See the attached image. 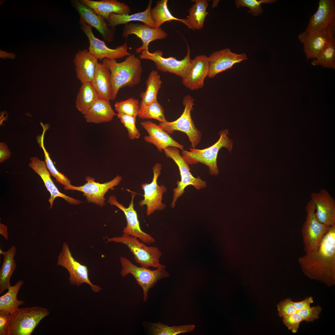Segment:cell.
Wrapping results in <instances>:
<instances>
[{"mask_svg": "<svg viewBox=\"0 0 335 335\" xmlns=\"http://www.w3.org/2000/svg\"><path fill=\"white\" fill-rule=\"evenodd\" d=\"M79 23L81 30L89 40V51L98 60H100L104 59L116 60L131 55L127 51V41L123 45L114 49L109 48L104 41L95 37L92 31V27L81 20H79Z\"/></svg>", "mask_w": 335, "mask_h": 335, "instance_id": "12", "label": "cell"}, {"mask_svg": "<svg viewBox=\"0 0 335 335\" xmlns=\"http://www.w3.org/2000/svg\"><path fill=\"white\" fill-rule=\"evenodd\" d=\"M15 55L13 53H7L5 52H4L0 50V57L1 58L5 59L6 58H10L11 59H14L15 57Z\"/></svg>", "mask_w": 335, "mask_h": 335, "instance_id": "50", "label": "cell"}, {"mask_svg": "<svg viewBox=\"0 0 335 335\" xmlns=\"http://www.w3.org/2000/svg\"><path fill=\"white\" fill-rule=\"evenodd\" d=\"M228 133L227 129L220 131L218 141L207 148L199 150L192 148L190 149V151L183 150L182 157L189 165L198 163L206 165L209 168L210 174L217 176L219 173L217 158L219 150L225 147L230 153L232 149L233 142L227 136Z\"/></svg>", "mask_w": 335, "mask_h": 335, "instance_id": "3", "label": "cell"}, {"mask_svg": "<svg viewBox=\"0 0 335 335\" xmlns=\"http://www.w3.org/2000/svg\"><path fill=\"white\" fill-rule=\"evenodd\" d=\"M16 251L15 246H12L3 254L4 260L0 270V294L11 285L10 279L16 267L15 259Z\"/></svg>", "mask_w": 335, "mask_h": 335, "instance_id": "30", "label": "cell"}, {"mask_svg": "<svg viewBox=\"0 0 335 335\" xmlns=\"http://www.w3.org/2000/svg\"><path fill=\"white\" fill-rule=\"evenodd\" d=\"M4 252L1 249H0V254L3 255Z\"/></svg>", "mask_w": 335, "mask_h": 335, "instance_id": "52", "label": "cell"}, {"mask_svg": "<svg viewBox=\"0 0 335 335\" xmlns=\"http://www.w3.org/2000/svg\"><path fill=\"white\" fill-rule=\"evenodd\" d=\"M100 99L91 83L82 84L76 100V107L84 114Z\"/></svg>", "mask_w": 335, "mask_h": 335, "instance_id": "32", "label": "cell"}, {"mask_svg": "<svg viewBox=\"0 0 335 335\" xmlns=\"http://www.w3.org/2000/svg\"><path fill=\"white\" fill-rule=\"evenodd\" d=\"M314 302L311 296L306 297L303 300L298 302H293L294 306L297 311L300 310L310 307V304Z\"/></svg>", "mask_w": 335, "mask_h": 335, "instance_id": "47", "label": "cell"}, {"mask_svg": "<svg viewBox=\"0 0 335 335\" xmlns=\"http://www.w3.org/2000/svg\"><path fill=\"white\" fill-rule=\"evenodd\" d=\"M307 213L306 220L301 229L304 250L306 253L316 249L324 236L330 226L319 222L315 215V208L310 200L305 208Z\"/></svg>", "mask_w": 335, "mask_h": 335, "instance_id": "9", "label": "cell"}, {"mask_svg": "<svg viewBox=\"0 0 335 335\" xmlns=\"http://www.w3.org/2000/svg\"><path fill=\"white\" fill-rule=\"evenodd\" d=\"M276 1V0H236L235 1V2L237 8L247 7L249 8L248 13H251L254 16H257L261 14L263 11L261 4L273 3Z\"/></svg>", "mask_w": 335, "mask_h": 335, "instance_id": "41", "label": "cell"}, {"mask_svg": "<svg viewBox=\"0 0 335 335\" xmlns=\"http://www.w3.org/2000/svg\"><path fill=\"white\" fill-rule=\"evenodd\" d=\"M138 116L142 119H154L160 122L167 121L165 117L164 109L157 100L148 104L140 103Z\"/></svg>", "mask_w": 335, "mask_h": 335, "instance_id": "38", "label": "cell"}, {"mask_svg": "<svg viewBox=\"0 0 335 335\" xmlns=\"http://www.w3.org/2000/svg\"><path fill=\"white\" fill-rule=\"evenodd\" d=\"M311 200L314 203L315 215L320 222L328 226L335 224V200L325 189L313 192Z\"/></svg>", "mask_w": 335, "mask_h": 335, "instance_id": "20", "label": "cell"}, {"mask_svg": "<svg viewBox=\"0 0 335 335\" xmlns=\"http://www.w3.org/2000/svg\"><path fill=\"white\" fill-rule=\"evenodd\" d=\"M0 234L5 238L7 240L8 238V234L7 232V226L1 223H0Z\"/></svg>", "mask_w": 335, "mask_h": 335, "instance_id": "49", "label": "cell"}, {"mask_svg": "<svg viewBox=\"0 0 335 335\" xmlns=\"http://www.w3.org/2000/svg\"><path fill=\"white\" fill-rule=\"evenodd\" d=\"M334 35V34L329 31L319 33L307 32L305 30L299 34L298 39L303 45L307 58L314 60L335 39Z\"/></svg>", "mask_w": 335, "mask_h": 335, "instance_id": "18", "label": "cell"}, {"mask_svg": "<svg viewBox=\"0 0 335 335\" xmlns=\"http://www.w3.org/2000/svg\"><path fill=\"white\" fill-rule=\"evenodd\" d=\"M11 153L7 145L4 143H0V163L9 158Z\"/></svg>", "mask_w": 335, "mask_h": 335, "instance_id": "48", "label": "cell"}, {"mask_svg": "<svg viewBox=\"0 0 335 335\" xmlns=\"http://www.w3.org/2000/svg\"><path fill=\"white\" fill-rule=\"evenodd\" d=\"M91 83L100 98L109 101L112 100L110 71L102 63H97Z\"/></svg>", "mask_w": 335, "mask_h": 335, "instance_id": "27", "label": "cell"}, {"mask_svg": "<svg viewBox=\"0 0 335 335\" xmlns=\"http://www.w3.org/2000/svg\"><path fill=\"white\" fill-rule=\"evenodd\" d=\"M98 59L87 49L79 50L74 60L78 79L82 83H91L95 74Z\"/></svg>", "mask_w": 335, "mask_h": 335, "instance_id": "25", "label": "cell"}, {"mask_svg": "<svg viewBox=\"0 0 335 335\" xmlns=\"http://www.w3.org/2000/svg\"><path fill=\"white\" fill-rule=\"evenodd\" d=\"M71 3L79 14L80 20L96 29L107 42L113 40L114 31L113 29H109L107 28L106 20L104 18L96 14L91 8L81 2L79 0H71Z\"/></svg>", "mask_w": 335, "mask_h": 335, "instance_id": "21", "label": "cell"}, {"mask_svg": "<svg viewBox=\"0 0 335 335\" xmlns=\"http://www.w3.org/2000/svg\"><path fill=\"white\" fill-rule=\"evenodd\" d=\"M168 0H161L156 2V6L150 10V16L155 24V28L160 27L165 22L177 20L187 25L192 29L186 19H179L174 16L169 10L167 5Z\"/></svg>", "mask_w": 335, "mask_h": 335, "instance_id": "33", "label": "cell"}, {"mask_svg": "<svg viewBox=\"0 0 335 335\" xmlns=\"http://www.w3.org/2000/svg\"><path fill=\"white\" fill-rule=\"evenodd\" d=\"M141 124L147 131L148 136L144 137L147 142L154 145L160 152L168 147H174L183 150L184 146L172 138L159 125L150 121L142 122Z\"/></svg>", "mask_w": 335, "mask_h": 335, "instance_id": "24", "label": "cell"}, {"mask_svg": "<svg viewBox=\"0 0 335 335\" xmlns=\"http://www.w3.org/2000/svg\"><path fill=\"white\" fill-rule=\"evenodd\" d=\"M335 0H320L317 10L310 17L305 31L334 34Z\"/></svg>", "mask_w": 335, "mask_h": 335, "instance_id": "14", "label": "cell"}, {"mask_svg": "<svg viewBox=\"0 0 335 335\" xmlns=\"http://www.w3.org/2000/svg\"><path fill=\"white\" fill-rule=\"evenodd\" d=\"M284 324L292 333H297L300 324L303 321L301 316L297 312L282 317Z\"/></svg>", "mask_w": 335, "mask_h": 335, "instance_id": "43", "label": "cell"}, {"mask_svg": "<svg viewBox=\"0 0 335 335\" xmlns=\"http://www.w3.org/2000/svg\"><path fill=\"white\" fill-rule=\"evenodd\" d=\"M24 283L22 280L18 281L14 285L10 286L6 293L0 297V310L11 313L25 303L24 301L17 298L18 293Z\"/></svg>", "mask_w": 335, "mask_h": 335, "instance_id": "35", "label": "cell"}, {"mask_svg": "<svg viewBox=\"0 0 335 335\" xmlns=\"http://www.w3.org/2000/svg\"><path fill=\"white\" fill-rule=\"evenodd\" d=\"M314 66L335 69V40H333L321 52L318 57L311 61Z\"/></svg>", "mask_w": 335, "mask_h": 335, "instance_id": "39", "label": "cell"}, {"mask_svg": "<svg viewBox=\"0 0 335 335\" xmlns=\"http://www.w3.org/2000/svg\"><path fill=\"white\" fill-rule=\"evenodd\" d=\"M163 150L166 156L172 159L178 166L181 177V181H176L177 187L173 189V196L171 206L174 208L177 200L185 193L186 187L191 185L196 190H200L206 187L207 183L199 176L196 178L192 175L189 165L180 155L178 148L168 147Z\"/></svg>", "mask_w": 335, "mask_h": 335, "instance_id": "8", "label": "cell"}, {"mask_svg": "<svg viewBox=\"0 0 335 335\" xmlns=\"http://www.w3.org/2000/svg\"><path fill=\"white\" fill-rule=\"evenodd\" d=\"M86 180L87 182L83 185L76 186L71 184L64 188V189L82 192L88 202L102 206L105 204V194L109 190L114 189V187L119 184L122 178L120 176L117 175L112 180L104 183L96 182L94 178L90 176H87Z\"/></svg>", "mask_w": 335, "mask_h": 335, "instance_id": "16", "label": "cell"}, {"mask_svg": "<svg viewBox=\"0 0 335 335\" xmlns=\"http://www.w3.org/2000/svg\"><path fill=\"white\" fill-rule=\"evenodd\" d=\"M143 324L146 333L151 335H176L192 332L195 328L193 324L169 326L160 322H144Z\"/></svg>", "mask_w": 335, "mask_h": 335, "instance_id": "31", "label": "cell"}, {"mask_svg": "<svg viewBox=\"0 0 335 335\" xmlns=\"http://www.w3.org/2000/svg\"><path fill=\"white\" fill-rule=\"evenodd\" d=\"M187 47L186 55L181 60L172 57L164 58L163 56V52L159 50L152 53L149 51H143L139 57L141 59L152 60L155 63L157 69L161 71L174 74L182 78L188 72L192 62L190 58V49L189 46Z\"/></svg>", "mask_w": 335, "mask_h": 335, "instance_id": "11", "label": "cell"}, {"mask_svg": "<svg viewBox=\"0 0 335 335\" xmlns=\"http://www.w3.org/2000/svg\"><path fill=\"white\" fill-rule=\"evenodd\" d=\"M208 77L212 78L218 74L231 68L235 64L248 59L244 53L237 54L226 48L212 52L208 57Z\"/></svg>", "mask_w": 335, "mask_h": 335, "instance_id": "19", "label": "cell"}, {"mask_svg": "<svg viewBox=\"0 0 335 335\" xmlns=\"http://www.w3.org/2000/svg\"><path fill=\"white\" fill-rule=\"evenodd\" d=\"M194 2L189 10L186 18L193 30H199L203 27L204 22L208 12L207 11L208 3L206 0H192Z\"/></svg>", "mask_w": 335, "mask_h": 335, "instance_id": "34", "label": "cell"}, {"mask_svg": "<svg viewBox=\"0 0 335 335\" xmlns=\"http://www.w3.org/2000/svg\"><path fill=\"white\" fill-rule=\"evenodd\" d=\"M122 269L120 274L122 277L132 275L142 288L143 291V300L146 302L148 297V292L159 280L168 277L169 274L166 270V266L161 265L154 270L141 266L138 267L133 264L127 258L121 257L120 258Z\"/></svg>", "mask_w": 335, "mask_h": 335, "instance_id": "4", "label": "cell"}, {"mask_svg": "<svg viewBox=\"0 0 335 335\" xmlns=\"http://www.w3.org/2000/svg\"><path fill=\"white\" fill-rule=\"evenodd\" d=\"M132 34L136 35L142 42V45L136 49V52L138 54L143 51H148L150 42L165 39L168 36L167 33L160 27L153 28L145 24L132 23L125 24L123 29L122 37L126 38Z\"/></svg>", "mask_w": 335, "mask_h": 335, "instance_id": "17", "label": "cell"}, {"mask_svg": "<svg viewBox=\"0 0 335 335\" xmlns=\"http://www.w3.org/2000/svg\"><path fill=\"white\" fill-rule=\"evenodd\" d=\"M102 63L110 71L112 100L116 99L120 88L134 87L141 81L142 68L140 60L135 55L131 54L121 62L104 59Z\"/></svg>", "mask_w": 335, "mask_h": 335, "instance_id": "2", "label": "cell"}, {"mask_svg": "<svg viewBox=\"0 0 335 335\" xmlns=\"http://www.w3.org/2000/svg\"><path fill=\"white\" fill-rule=\"evenodd\" d=\"M153 1H149L147 7L144 11L131 15H118L114 13L110 14L106 20L108 25L114 29L121 24H126L133 21L142 22L152 28H155V24L150 16V10Z\"/></svg>", "mask_w": 335, "mask_h": 335, "instance_id": "29", "label": "cell"}, {"mask_svg": "<svg viewBox=\"0 0 335 335\" xmlns=\"http://www.w3.org/2000/svg\"><path fill=\"white\" fill-rule=\"evenodd\" d=\"M304 274L329 287L335 284V224L330 226L318 248L298 260Z\"/></svg>", "mask_w": 335, "mask_h": 335, "instance_id": "1", "label": "cell"}, {"mask_svg": "<svg viewBox=\"0 0 335 335\" xmlns=\"http://www.w3.org/2000/svg\"><path fill=\"white\" fill-rule=\"evenodd\" d=\"M161 165L157 163L153 167L154 176L151 182L144 183L141 185V189L144 191V199L139 203L141 207L147 206L146 213L149 216L156 210H162L166 207L162 203L163 193L167 191L166 187L163 185H159L157 183L158 177L161 174Z\"/></svg>", "mask_w": 335, "mask_h": 335, "instance_id": "13", "label": "cell"}, {"mask_svg": "<svg viewBox=\"0 0 335 335\" xmlns=\"http://www.w3.org/2000/svg\"><path fill=\"white\" fill-rule=\"evenodd\" d=\"M30 160L31 161L29 164V167L41 177L47 189L50 193V197L48 199L50 203V209L52 208L54 200L57 197L62 198L71 204H77L81 202L79 200L61 193L51 178V174L45 162L36 157L31 158Z\"/></svg>", "mask_w": 335, "mask_h": 335, "instance_id": "22", "label": "cell"}, {"mask_svg": "<svg viewBox=\"0 0 335 335\" xmlns=\"http://www.w3.org/2000/svg\"><path fill=\"white\" fill-rule=\"evenodd\" d=\"M194 101V99L190 95L185 96L182 102L185 109L181 116L172 122H159V125L169 134H172L175 131L184 132L188 137L192 148H195L201 141L202 134L195 127L191 115Z\"/></svg>", "mask_w": 335, "mask_h": 335, "instance_id": "7", "label": "cell"}, {"mask_svg": "<svg viewBox=\"0 0 335 335\" xmlns=\"http://www.w3.org/2000/svg\"><path fill=\"white\" fill-rule=\"evenodd\" d=\"M219 1L215 0L213 1V3L212 5V7H216Z\"/></svg>", "mask_w": 335, "mask_h": 335, "instance_id": "51", "label": "cell"}, {"mask_svg": "<svg viewBox=\"0 0 335 335\" xmlns=\"http://www.w3.org/2000/svg\"><path fill=\"white\" fill-rule=\"evenodd\" d=\"M10 314L9 312L0 310V335H11Z\"/></svg>", "mask_w": 335, "mask_h": 335, "instance_id": "46", "label": "cell"}, {"mask_svg": "<svg viewBox=\"0 0 335 335\" xmlns=\"http://www.w3.org/2000/svg\"><path fill=\"white\" fill-rule=\"evenodd\" d=\"M277 307L278 315L281 317L297 312L294 306L293 301L290 298L285 299L281 301L277 305Z\"/></svg>", "mask_w": 335, "mask_h": 335, "instance_id": "45", "label": "cell"}, {"mask_svg": "<svg viewBox=\"0 0 335 335\" xmlns=\"http://www.w3.org/2000/svg\"><path fill=\"white\" fill-rule=\"evenodd\" d=\"M114 242L124 244L127 246L133 255L136 262L141 266L157 268L162 264L160 258L162 253L156 247H148L132 236L123 234L121 236L107 238L106 242Z\"/></svg>", "mask_w": 335, "mask_h": 335, "instance_id": "5", "label": "cell"}, {"mask_svg": "<svg viewBox=\"0 0 335 335\" xmlns=\"http://www.w3.org/2000/svg\"><path fill=\"white\" fill-rule=\"evenodd\" d=\"M322 309L319 306L302 309L297 312L302 317L303 321L306 322H312L319 317Z\"/></svg>", "mask_w": 335, "mask_h": 335, "instance_id": "44", "label": "cell"}, {"mask_svg": "<svg viewBox=\"0 0 335 335\" xmlns=\"http://www.w3.org/2000/svg\"><path fill=\"white\" fill-rule=\"evenodd\" d=\"M130 192L131 200L128 207L126 208L119 203L114 195L109 197L108 203L118 207L123 212L125 215L127 224L123 231V234L136 238L147 244L153 243L155 241L154 239L150 234L142 230L140 227L137 214L134 207V199L136 193L130 191Z\"/></svg>", "mask_w": 335, "mask_h": 335, "instance_id": "15", "label": "cell"}, {"mask_svg": "<svg viewBox=\"0 0 335 335\" xmlns=\"http://www.w3.org/2000/svg\"><path fill=\"white\" fill-rule=\"evenodd\" d=\"M57 265L65 267L68 270L70 284L79 286L86 283L90 285L95 293L101 290V287L92 283L89 278L87 267L75 260L72 256L68 245L65 242L63 244L62 250L58 256Z\"/></svg>", "mask_w": 335, "mask_h": 335, "instance_id": "10", "label": "cell"}, {"mask_svg": "<svg viewBox=\"0 0 335 335\" xmlns=\"http://www.w3.org/2000/svg\"><path fill=\"white\" fill-rule=\"evenodd\" d=\"M117 114L109 101L100 98L83 115L87 122L98 124L109 122Z\"/></svg>", "mask_w": 335, "mask_h": 335, "instance_id": "28", "label": "cell"}, {"mask_svg": "<svg viewBox=\"0 0 335 335\" xmlns=\"http://www.w3.org/2000/svg\"><path fill=\"white\" fill-rule=\"evenodd\" d=\"M91 8L97 14L106 20L112 13L118 15L129 14L131 9L126 4L116 0H79Z\"/></svg>", "mask_w": 335, "mask_h": 335, "instance_id": "26", "label": "cell"}, {"mask_svg": "<svg viewBox=\"0 0 335 335\" xmlns=\"http://www.w3.org/2000/svg\"><path fill=\"white\" fill-rule=\"evenodd\" d=\"M10 314L11 335H30L50 312L46 308L37 306L18 308Z\"/></svg>", "mask_w": 335, "mask_h": 335, "instance_id": "6", "label": "cell"}, {"mask_svg": "<svg viewBox=\"0 0 335 335\" xmlns=\"http://www.w3.org/2000/svg\"><path fill=\"white\" fill-rule=\"evenodd\" d=\"M117 115L127 128L130 139H137L140 137L141 133L135 125L136 117L123 114H117Z\"/></svg>", "mask_w": 335, "mask_h": 335, "instance_id": "42", "label": "cell"}, {"mask_svg": "<svg viewBox=\"0 0 335 335\" xmlns=\"http://www.w3.org/2000/svg\"><path fill=\"white\" fill-rule=\"evenodd\" d=\"M115 109L118 114H123L136 117L139 108L138 100L133 98L116 102L114 104Z\"/></svg>", "mask_w": 335, "mask_h": 335, "instance_id": "40", "label": "cell"}, {"mask_svg": "<svg viewBox=\"0 0 335 335\" xmlns=\"http://www.w3.org/2000/svg\"><path fill=\"white\" fill-rule=\"evenodd\" d=\"M209 71L208 57L200 55L193 60L185 76L182 78L183 85L188 89L194 90L202 88Z\"/></svg>", "mask_w": 335, "mask_h": 335, "instance_id": "23", "label": "cell"}, {"mask_svg": "<svg viewBox=\"0 0 335 335\" xmlns=\"http://www.w3.org/2000/svg\"><path fill=\"white\" fill-rule=\"evenodd\" d=\"M42 127L43 131L41 135L38 137L37 140L40 146L44 152L45 162L46 166L50 174L56 178V181L58 182L64 186V188L71 185V181L66 176L57 170L50 159L49 153L44 147L43 143L45 133L48 128V127L45 125H43Z\"/></svg>", "mask_w": 335, "mask_h": 335, "instance_id": "37", "label": "cell"}, {"mask_svg": "<svg viewBox=\"0 0 335 335\" xmlns=\"http://www.w3.org/2000/svg\"><path fill=\"white\" fill-rule=\"evenodd\" d=\"M162 82L158 72L152 70L150 73L146 81V90L141 93V103L148 104L157 100L158 92L161 87Z\"/></svg>", "mask_w": 335, "mask_h": 335, "instance_id": "36", "label": "cell"}]
</instances>
